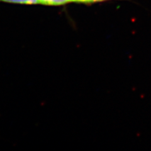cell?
Segmentation results:
<instances>
[{"mask_svg": "<svg viewBox=\"0 0 151 151\" xmlns=\"http://www.w3.org/2000/svg\"><path fill=\"white\" fill-rule=\"evenodd\" d=\"M104 1H106V0H92L91 3H96V2H101Z\"/></svg>", "mask_w": 151, "mask_h": 151, "instance_id": "obj_4", "label": "cell"}, {"mask_svg": "<svg viewBox=\"0 0 151 151\" xmlns=\"http://www.w3.org/2000/svg\"><path fill=\"white\" fill-rule=\"evenodd\" d=\"M92 0H75V2L84 3H91Z\"/></svg>", "mask_w": 151, "mask_h": 151, "instance_id": "obj_3", "label": "cell"}, {"mask_svg": "<svg viewBox=\"0 0 151 151\" xmlns=\"http://www.w3.org/2000/svg\"><path fill=\"white\" fill-rule=\"evenodd\" d=\"M39 4L48 6H60L71 2H75V0H39Z\"/></svg>", "mask_w": 151, "mask_h": 151, "instance_id": "obj_1", "label": "cell"}, {"mask_svg": "<svg viewBox=\"0 0 151 151\" xmlns=\"http://www.w3.org/2000/svg\"><path fill=\"white\" fill-rule=\"evenodd\" d=\"M0 2L20 4H39V0H0Z\"/></svg>", "mask_w": 151, "mask_h": 151, "instance_id": "obj_2", "label": "cell"}]
</instances>
